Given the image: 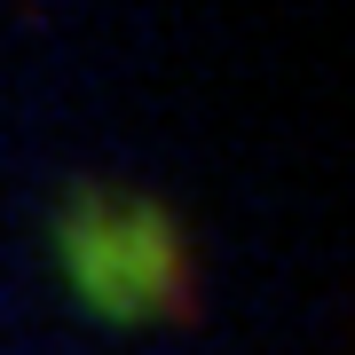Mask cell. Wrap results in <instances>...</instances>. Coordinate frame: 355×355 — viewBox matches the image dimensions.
Returning <instances> with one entry per match:
<instances>
[{"label":"cell","mask_w":355,"mask_h":355,"mask_svg":"<svg viewBox=\"0 0 355 355\" xmlns=\"http://www.w3.org/2000/svg\"><path fill=\"white\" fill-rule=\"evenodd\" d=\"M48 253L64 268L71 300L95 324L142 331V324H190L198 316V253L182 214L150 190L71 174L48 214Z\"/></svg>","instance_id":"1"}]
</instances>
